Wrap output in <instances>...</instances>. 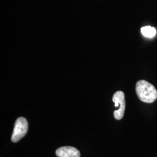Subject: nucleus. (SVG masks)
I'll return each instance as SVG.
<instances>
[{
	"instance_id": "obj_3",
	"label": "nucleus",
	"mask_w": 157,
	"mask_h": 157,
	"mask_svg": "<svg viewBox=\"0 0 157 157\" xmlns=\"http://www.w3.org/2000/svg\"><path fill=\"white\" fill-rule=\"evenodd\" d=\"M112 101L115 103V107L118 109L113 112L114 118L117 120H120L124 117L125 110V100L124 92L121 91H117L112 97Z\"/></svg>"
},
{
	"instance_id": "obj_5",
	"label": "nucleus",
	"mask_w": 157,
	"mask_h": 157,
	"mask_svg": "<svg viewBox=\"0 0 157 157\" xmlns=\"http://www.w3.org/2000/svg\"><path fill=\"white\" fill-rule=\"evenodd\" d=\"M141 32L142 34L146 37L152 38L156 35L157 30L153 27L150 26H146L141 29Z\"/></svg>"
},
{
	"instance_id": "obj_2",
	"label": "nucleus",
	"mask_w": 157,
	"mask_h": 157,
	"mask_svg": "<svg viewBox=\"0 0 157 157\" xmlns=\"http://www.w3.org/2000/svg\"><path fill=\"white\" fill-rule=\"evenodd\" d=\"M28 130V122L27 120L23 117L17 118L15 122L12 135V141L13 143L19 141L26 134Z\"/></svg>"
},
{
	"instance_id": "obj_4",
	"label": "nucleus",
	"mask_w": 157,
	"mask_h": 157,
	"mask_svg": "<svg viewBox=\"0 0 157 157\" xmlns=\"http://www.w3.org/2000/svg\"><path fill=\"white\" fill-rule=\"evenodd\" d=\"M56 156L58 157H80V154L78 150L73 147H62L57 149Z\"/></svg>"
},
{
	"instance_id": "obj_1",
	"label": "nucleus",
	"mask_w": 157,
	"mask_h": 157,
	"mask_svg": "<svg viewBox=\"0 0 157 157\" xmlns=\"http://www.w3.org/2000/svg\"><path fill=\"white\" fill-rule=\"evenodd\" d=\"M136 91L139 98L144 102L152 103L157 99V91L152 84L141 80L136 84Z\"/></svg>"
}]
</instances>
